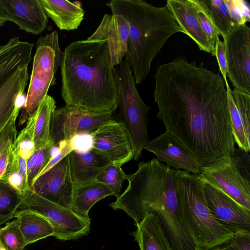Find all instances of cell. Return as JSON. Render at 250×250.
I'll return each instance as SVG.
<instances>
[{
	"label": "cell",
	"instance_id": "cell-1",
	"mask_svg": "<svg viewBox=\"0 0 250 250\" xmlns=\"http://www.w3.org/2000/svg\"><path fill=\"white\" fill-rule=\"evenodd\" d=\"M154 102L166 131L202 164L235 149L227 89L219 74L178 56L158 67Z\"/></svg>",
	"mask_w": 250,
	"mask_h": 250
},
{
	"label": "cell",
	"instance_id": "cell-2",
	"mask_svg": "<svg viewBox=\"0 0 250 250\" xmlns=\"http://www.w3.org/2000/svg\"><path fill=\"white\" fill-rule=\"evenodd\" d=\"M61 95L66 105L98 115H112L118 106L119 78L106 41L73 42L63 51Z\"/></svg>",
	"mask_w": 250,
	"mask_h": 250
},
{
	"label": "cell",
	"instance_id": "cell-3",
	"mask_svg": "<svg viewBox=\"0 0 250 250\" xmlns=\"http://www.w3.org/2000/svg\"><path fill=\"white\" fill-rule=\"evenodd\" d=\"M106 5L112 14L121 15L128 23L125 60L136 84H140L149 74L152 61L167 40L182 30L166 5L155 6L144 0H112Z\"/></svg>",
	"mask_w": 250,
	"mask_h": 250
},
{
	"label": "cell",
	"instance_id": "cell-4",
	"mask_svg": "<svg viewBox=\"0 0 250 250\" xmlns=\"http://www.w3.org/2000/svg\"><path fill=\"white\" fill-rule=\"evenodd\" d=\"M175 187L181 220L195 246L210 250L232 239L233 232L210 211L197 175L177 170Z\"/></svg>",
	"mask_w": 250,
	"mask_h": 250
},
{
	"label": "cell",
	"instance_id": "cell-5",
	"mask_svg": "<svg viewBox=\"0 0 250 250\" xmlns=\"http://www.w3.org/2000/svg\"><path fill=\"white\" fill-rule=\"evenodd\" d=\"M62 57L63 52L60 47L56 31L38 39L26 102L20 116L19 125H23L36 113L47 95L50 87L56 83L55 75L61 65Z\"/></svg>",
	"mask_w": 250,
	"mask_h": 250
},
{
	"label": "cell",
	"instance_id": "cell-6",
	"mask_svg": "<svg viewBox=\"0 0 250 250\" xmlns=\"http://www.w3.org/2000/svg\"><path fill=\"white\" fill-rule=\"evenodd\" d=\"M119 78L118 106L123 122L132 142L133 159L142 157V151L148 141L147 130L148 115L151 107L141 98L128 63L123 60L118 70Z\"/></svg>",
	"mask_w": 250,
	"mask_h": 250
},
{
	"label": "cell",
	"instance_id": "cell-7",
	"mask_svg": "<svg viewBox=\"0 0 250 250\" xmlns=\"http://www.w3.org/2000/svg\"><path fill=\"white\" fill-rule=\"evenodd\" d=\"M22 205L45 218L53 229V236L62 240H76L88 233L90 219L52 202L29 189L22 196Z\"/></svg>",
	"mask_w": 250,
	"mask_h": 250
},
{
	"label": "cell",
	"instance_id": "cell-8",
	"mask_svg": "<svg viewBox=\"0 0 250 250\" xmlns=\"http://www.w3.org/2000/svg\"><path fill=\"white\" fill-rule=\"evenodd\" d=\"M199 179L250 210V179L240 170L235 158L224 157L203 165Z\"/></svg>",
	"mask_w": 250,
	"mask_h": 250
},
{
	"label": "cell",
	"instance_id": "cell-9",
	"mask_svg": "<svg viewBox=\"0 0 250 250\" xmlns=\"http://www.w3.org/2000/svg\"><path fill=\"white\" fill-rule=\"evenodd\" d=\"M223 40L227 76L235 88L250 94V28L237 25Z\"/></svg>",
	"mask_w": 250,
	"mask_h": 250
},
{
	"label": "cell",
	"instance_id": "cell-10",
	"mask_svg": "<svg viewBox=\"0 0 250 250\" xmlns=\"http://www.w3.org/2000/svg\"><path fill=\"white\" fill-rule=\"evenodd\" d=\"M114 119L112 115H98L75 106L56 109L50 125L49 143L55 146L82 133H91L103 123Z\"/></svg>",
	"mask_w": 250,
	"mask_h": 250
},
{
	"label": "cell",
	"instance_id": "cell-11",
	"mask_svg": "<svg viewBox=\"0 0 250 250\" xmlns=\"http://www.w3.org/2000/svg\"><path fill=\"white\" fill-rule=\"evenodd\" d=\"M90 135L92 148L112 164L122 166L133 159L132 140L123 121L114 119L106 121Z\"/></svg>",
	"mask_w": 250,
	"mask_h": 250
},
{
	"label": "cell",
	"instance_id": "cell-12",
	"mask_svg": "<svg viewBox=\"0 0 250 250\" xmlns=\"http://www.w3.org/2000/svg\"><path fill=\"white\" fill-rule=\"evenodd\" d=\"M74 188L68 154L38 177L32 189L48 200L71 209Z\"/></svg>",
	"mask_w": 250,
	"mask_h": 250
},
{
	"label": "cell",
	"instance_id": "cell-13",
	"mask_svg": "<svg viewBox=\"0 0 250 250\" xmlns=\"http://www.w3.org/2000/svg\"><path fill=\"white\" fill-rule=\"evenodd\" d=\"M145 149L153 153L160 162L169 168L197 175L202 164L171 134L166 131L148 141Z\"/></svg>",
	"mask_w": 250,
	"mask_h": 250
},
{
	"label": "cell",
	"instance_id": "cell-14",
	"mask_svg": "<svg viewBox=\"0 0 250 250\" xmlns=\"http://www.w3.org/2000/svg\"><path fill=\"white\" fill-rule=\"evenodd\" d=\"M204 192L208 206L218 221L231 231L239 228L250 229V210L208 184H204Z\"/></svg>",
	"mask_w": 250,
	"mask_h": 250
},
{
	"label": "cell",
	"instance_id": "cell-15",
	"mask_svg": "<svg viewBox=\"0 0 250 250\" xmlns=\"http://www.w3.org/2000/svg\"><path fill=\"white\" fill-rule=\"evenodd\" d=\"M129 38V26L126 20L119 14H105L97 29L88 37L91 40L106 41L112 66L120 64L125 56Z\"/></svg>",
	"mask_w": 250,
	"mask_h": 250
},
{
	"label": "cell",
	"instance_id": "cell-16",
	"mask_svg": "<svg viewBox=\"0 0 250 250\" xmlns=\"http://www.w3.org/2000/svg\"><path fill=\"white\" fill-rule=\"evenodd\" d=\"M10 21L21 30L35 35L46 28L48 16L41 0H0Z\"/></svg>",
	"mask_w": 250,
	"mask_h": 250
},
{
	"label": "cell",
	"instance_id": "cell-17",
	"mask_svg": "<svg viewBox=\"0 0 250 250\" xmlns=\"http://www.w3.org/2000/svg\"><path fill=\"white\" fill-rule=\"evenodd\" d=\"M166 7L182 30L197 45L201 51L211 53L214 50L199 21L191 0H167Z\"/></svg>",
	"mask_w": 250,
	"mask_h": 250
},
{
	"label": "cell",
	"instance_id": "cell-18",
	"mask_svg": "<svg viewBox=\"0 0 250 250\" xmlns=\"http://www.w3.org/2000/svg\"><path fill=\"white\" fill-rule=\"evenodd\" d=\"M28 66L15 69L0 82V135L21 108L15 105L17 96L24 92L29 80Z\"/></svg>",
	"mask_w": 250,
	"mask_h": 250
},
{
	"label": "cell",
	"instance_id": "cell-19",
	"mask_svg": "<svg viewBox=\"0 0 250 250\" xmlns=\"http://www.w3.org/2000/svg\"><path fill=\"white\" fill-rule=\"evenodd\" d=\"M69 157L74 186L95 181L97 177L112 164L93 148L83 152L73 150L69 154Z\"/></svg>",
	"mask_w": 250,
	"mask_h": 250
},
{
	"label": "cell",
	"instance_id": "cell-20",
	"mask_svg": "<svg viewBox=\"0 0 250 250\" xmlns=\"http://www.w3.org/2000/svg\"><path fill=\"white\" fill-rule=\"evenodd\" d=\"M137 229L131 233L140 250H174L158 217L145 213L142 220L135 224Z\"/></svg>",
	"mask_w": 250,
	"mask_h": 250
},
{
	"label": "cell",
	"instance_id": "cell-21",
	"mask_svg": "<svg viewBox=\"0 0 250 250\" xmlns=\"http://www.w3.org/2000/svg\"><path fill=\"white\" fill-rule=\"evenodd\" d=\"M48 18L60 30L77 29L84 18L81 2L65 0H41Z\"/></svg>",
	"mask_w": 250,
	"mask_h": 250
},
{
	"label": "cell",
	"instance_id": "cell-22",
	"mask_svg": "<svg viewBox=\"0 0 250 250\" xmlns=\"http://www.w3.org/2000/svg\"><path fill=\"white\" fill-rule=\"evenodd\" d=\"M33 46V43L22 41L18 37L0 45V82L18 68L28 66Z\"/></svg>",
	"mask_w": 250,
	"mask_h": 250
},
{
	"label": "cell",
	"instance_id": "cell-23",
	"mask_svg": "<svg viewBox=\"0 0 250 250\" xmlns=\"http://www.w3.org/2000/svg\"><path fill=\"white\" fill-rule=\"evenodd\" d=\"M110 195H113V192L96 180L74 186L71 209L80 216L89 218V211L93 206Z\"/></svg>",
	"mask_w": 250,
	"mask_h": 250
},
{
	"label": "cell",
	"instance_id": "cell-24",
	"mask_svg": "<svg viewBox=\"0 0 250 250\" xmlns=\"http://www.w3.org/2000/svg\"><path fill=\"white\" fill-rule=\"evenodd\" d=\"M14 218L17 220L26 245L53 235V229L50 223L27 208L18 210Z\"/></svg>",
	"mask_w": 250,
	"mask_h": 250
},
{
	"label": "cell",
	"instance_id": "cell-25",
	"mask_svg": "<svg viewBox=\"0 0 250 250\" xmlns=\"http://www.w3.org/2000/svg\"><path fill=\"white\" fill-rule=\"evenodd\" d=\"M56 109L55 100L47 95L36 113L34 127V141L36 150L48 145L52 146L49 143L50 125Z\"/></svg>",
	"mask_w": 250,
	"mask_h": 250
},
{
	"label": "cell",
	"instance_id": "cell-26",
	"mask_svg": "<svg viewBox=\"0 0 250 250\" xmlns=\"http://www.w3.org/2000/svg\"><path fill=\"white\" fill-rule=\"evenodd\" d=\"M211 16L223 39L238 25L232 19L227 0H205Z\"/></svg>",
	"mask_w": 250,
	"mask_h": 250
},
{
	"label": "cell",
	"instance_id": "cell-27",
	"mask_svg": "<svg viewBox=\"0 0 250 250\" xmlns=\"http://www.w3.org/2000/svg\"><path fill=\"white\" fill-rule=\"evenodd\" d=\"M22 205V196L7 184L0 181V227L14 218Z\"/></svg>",
	"mask_w": 250,
	"mask_h": 250
},
{
	"label": "cell",
	"instance_id": "cell-28",
	"mask_svg": "<svg viewBox=\"0 0 250 250\" xmlns=\"http://www.w3.org/2000/svg\"><path fill=\"white\" fill-rule=\"evenodd\" d=\"M228 103L232 133L238 148L247 152L250 151V141L246 137L243 124L238 109L234 102L230 86L227 87Z\"/></svg>",
	"mask_w": 250,
	"mask_h": 250
},
{
	"label": "cell",
	"instance_id": "cell-29",
	"mask_svg": "<svg viewBox=\"0 0 250 250\" xmlns=\"http://www.w3.org/2000/svg\"><path fill=\"white\" fill-rule=\"evenodd\" d=\"M195 9L200 25L214 50L215 42L220 34L216 27L205 0H191Z\"/></svg>",
	"mask_w": 250,
	"mask_h": 250
},
{
	"label": "cell",
	"instance_id": "cell-30",
	"mask_svg": "<svg viewBox=\"0 0 250 250\" xmlns=\"http://www.w3.org/2000/svg\"><path fill=\"white\" fill-rule=\"evenodd\" d=\"M127 175L121 166L112 164L107 167L96 179L106 186L117 198L120 195L122 184Z\"/></svg>",
	"mask_w": 250,
	"mask_h": 250
},
{
	"label": "cell",
	"instance_id": "cell-31",
	"mask_svg": "<svg viewBox=\"0 0 250 250\" xmlns=\"http://www.w3.org/2000/svg\"><path fill=\"white\" fill-rule=\"evenodd\" d=\"M0 239L7 250H23L27 246L16 219L0 228Z\"/></svg>",
	"mask_w": 250,
	"mask_h": 250
},
{
	"label": "cell",
	"instance_id": "cell-32",
	"mask_svg": "<svg viewBox=\"0 0 250 250\" xmlns=\"http://www.w3.org/2000/svg\"><path fill=\"white\" fill-rule=\"evenodd\" d=\"M35 116L36 113L29 118L26 126L21 130L14 143L20 156L26 161L36 150L34 141Z\"/></svg>",
	"mask_w": 250,
	"mask_h": 250
},
{
	"label": "cell",
	"instance_id": "cell-33",
	"mask_svg": "<svg viewBox=\"0 0 250 250\" xmlns=\"http://www.w3.org/2000/svg\"><path fill=\"white\" fill-rule=\"evenodd\" d=\"M51 146L48 145L36 150L27 161V182L31 189L35 179L50 159V149Z\"/></svg>",
	"mask_w": 250,
	"mask_h": 250
},
{
	"label": "cell",
	"instance_id": "cell-34",
	"mask_svg": "<svg viewBox=\"0 0 250 250\" xmlns=\"http://www.w3.org/2000/svg\"><path fill=\"white\" fill-rule=\"evenodd\" d=\"M234 102L240 116L246 137L250 139V94L236 88L231 90Z\"/></svg>",
	"mask_w": 250,
	"mask_h": 250
},
{
	"label": "cell",
	"instance_id": "cell-35",
	"mask_svg": "<svg viewBox=\"0 0 250 250\" xmlns=\"http://www.w3.org/2000/svg\"><path fill=\"white\" fill-rule=\"evenodd\" d=\"M20 111L16 112L10 123L0 135V155L15 142L17 131L16 125Z\"/></svg>",
	"mask_w": 250,
	"mask_h": 250
},
{
	"label": "cell",
	"instance_id": "cell-36",
	"mask_svg": "<svg viewBox=\"0 0 250 250\" xmlns=\"http://www.w3.org/2000/svg\"><path fill=\"white\" fill-rule=\"evenodd\" d=\"M214 56L216 57L222 78L224 81L226 87L229 86L227 79L228 65L225 55V45L219 38H217L215 42Z\"/></svg>",
	"mask_w": 250,
	"mask_h": 250
},
{
	"label": "cell",
	"instance_id": "cell-37",
	"mask_svg": "<svg viewBox=\"0 0 250 250\" xmlns=\"http://www.w3.org/2000/svg\"><path fill=\"white\" fill-rule=\"evenodd\" d=\"M0 181L7 184L15 189L21 196L30 189L27 180L20 173L13 172L0 179Z\"/></svg>",
	"mask_w": 250,
	"mask_h": 250
},
{
	"label": "cell",
	"instance_id": "cell-38",
	"mask_svg": "<svg viewBox=\"0 0 250 250\" xmlns=\"http://www.w3.org/2000/svg\"><path fill=\"white\" fill-rule=\"evenodd\" d=\"M68 140L74 151L83 152L92 148V140L90 133L78 134Z\"/></svg>",
	"mask_w": 250,
	"mask_h": 250
},
{
	"label": "cell",
	"instance_id": "cell-39",
	"mask_svg": "<svg viewBox=\"0 0 250 250\" xmlns=\"http://www.w3.org/2000/svg\"><path fill=\"white\" fill-rule=\"evenodd\" d=\"M250 229L244 228L232 230V243L238 250H250Z\"/></svg>",
	"mask_w": 250,
	"mask_h": 250
},
{
	"label": "cell",
	"instance_id": "cell-40",
	"mask_svg": "<svg viewBox=\"0 0 250 250\" xmlns=\"http://www.w3.org/2000/svg\"><path fill=\"white\" fill-rule=\"evenodd\" d=\"M58 145L60 149L59 153L56 156L50 159L48 163L41 170L35 180L38 177L49 170L73 150L69 140L62 141L59 143Z\"/></svg>",
	"mask_w": 250,
	"mask_h": 250
},
{
	"label": "cell",
	"instance_id": "cell-41",
	"mask_svg": "<svg viewBox=\"0 0 250 250\" xmlns=\"http://www.w3.org/2000/svg\"><path fill=\"white\" fill-rule=\"evenodd\" d=\"M230 16L238 25L245 24L242 17L239 0H227Z\"/></svg>",
	"mask_w": 250,
	"mask_h": 250
},
{
	"label": "cell",
	"instance_id": "cell-42",
	"mask_svg": "<svg viewBox=\"0 0 250 250\" xmlns=\"http://www.w3.org/2000/svg\"><path fill=\"white\" fill-rule=\"evenodd\" d=\"M13 144L0 155V179L2 178L6 171L10 149Z\"/></svg>",
	"mask_w": 250,
	"mask_h": 250
},
{
	"label": "cell",
	"instance_id": "cell-43",
	"mask_svg": "<svg viewBox=\"0 0 250 250\" xmlns=\"http://www.w3.org/2000/svg\"><path fill=\"white\" fill-rule=\"evenodd\" d=\"M242 17L246 23L250 21V9L247 2L243 0H239Z\"/></svg>",
	"mask_w": 250,
	"mask_h": 250
},
{
	"label": "cell",
	"instance_id": "cell-44",
	"mask_svg": "<svg viewBox=\"0 0 250 250\" xmlns=\"http://www.w3.org/2000/svg\"><path fill=\"white\" fill-rule=\"evenodd\" d=\"M210 250H238L231 240L227 243L216 246Z\"/></svg>",
	"mask_w": 250,
	"mask_h": 250
},
{
	"label": "cell",
	"instance_id": "cell-45",
	"mask_svg": "<svg viewBox=\"0 0 250 250\" xmlns=\"http://www.w3.org/2000/svg\"><path fill=\"white\" fill-rule=\"evenodd\" d=\"M0 21H9V19L5 13L2 6L0 3Z\"/></svg>",
	"mask_w": 250,
	"mask_h": 250
},
{
	"label": "cell",
	"instance_id": "cell-46",
	"mask_svg": "<svg viewBox=\"0 0 250 250\" xmlns=\"http://www.w3.org/2000/svg\"><path fill=\"white\" fill-rule=\"evenodd\" d=\"M194 250H210L205 248L195 246V248Z\"/></svg>",
	"mask_w": 250,
	"mask_h": 250
},
{
	"label": "cell",
	"instance_id": "cell-47",
	"mask_svg": "<svg viewBox=\"0 0 250 250\" xmlns=\"http://www.w3.org/2000/svg\"><path fill=\"white\" fill-rule=\"evenodd\" d=\"M0 250H7L0 239Z\"/></svg>",
	"mask_w": 250,
	"mask_h": 250
},
{
	"label": "cell",
	"instance_id": "cell-48",
	"mask_svg": "<svg viewBox=\"0 0 250 250\" xmlns=\"http://www.w3.org/2000/svg\"><path fill=\"white\" fill-rule=\"evenodd\" d=\"M5 23V21H0V27L1 26H3Z\"/></svg>",
	"mask_w": 250,
	"mask_h": 250
}]
</instances>
